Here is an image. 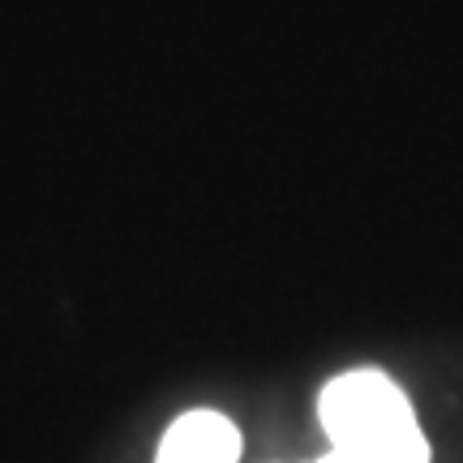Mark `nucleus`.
Here are the masks:
<instances>
[{
	"mask_svg": "<svg viewBox=\"0 0 463 463\" xmlns=\"http://www.w3.org/2000/svg\"><path fill=\"white\" fill-rule=\"evenodd\" d=\"M317 425L326 450L364 463H433L430 433L408 391L382 369H347L317 395Z\"/></svg>",
	"mask_w": 463,
	"mask_h": 463,
	"instance_id": "obj_1",
	"label": "nucleus"
},
{
	"mask_svg": "<svg viewBox=\"0 0 463 463\" xmlns=\"http://www.w3.org/2000/svg\"><path fill=\"white\" fill-rule=\"evenodd\" d=\"M155 463H241V430L215 408H194L167 425Z\"/></svg>",
	"mask_w": 463,
	"mask_h": 463,
	"instance_id": "obj_2",
	"label": "nucleus"
},
{
	"mask_svg": "<svg viewBox=\"0 0 463 463\" xmlns=\"http://www.w3.org/2000/svg\"><path fill=\"white\" fill-rule=\"evenodd\" d=\"M309 463H364V459H352V455H339V450H326V455H317Z\"/></svg>",
	"mask_w": 463,
	"mask_h": 463,
	"instance_id": "obj_3",
	"label": "nucleus"
}]
</instances>
